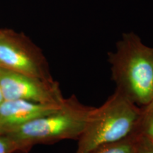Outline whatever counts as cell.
Returning <instances> with one entry per match:
<instances>
[{"label":"cell","mask_w":153,"mask_h":153,"mask_svg":"<svg viewBox=\"0 0 153 153\" xmlns=\"http://www.w3.org/2000/svg\"><path fill=\"white\" fill-rule=\"evenodd\" d=\"M4 100V97L2 91H1V87H0V105L1 104V103L3 102Z\"/></svg>","instance_id":"cell-11"},{"label":"cell","mask_w":153,"mask_h":153,"mask_svg":"<svg viewBox=\"0 0 153 153\" xmlns=\"http://www.w3.org/2000/svg\"><path fill=\"white\" fill-rule=\"evenodd\" d=\"M91 108L72 95L59 109L30 120L6 135L14 144L16 153H28L37 145L78 140Z\"/></svg>","instance_id":"cell-2"},{"label":"cell","mask_w":153,"mask_h":153,"mask_svg":"<svg viewBox=\"0 0 153 153\" xmlns=\"http://www.w3.org/2000/svg\"><path fill=\"white\" fill-rule=\"evenodd\" d=\"M0 153H16L14 144L7 135H0Z\"/></svg>","instance_id":"cell-9"},{"label":"cell","mask_w":153,"mask_h":153,"mask_svg":"<svg viewBox=\"0 0 153 153\" xmlns=\"http://www.w3.org/2000/svg\"><path fill=\"white\" fill-rule=\"evenodd\" d=\"M0 87L4 99L43 104H61L64 97L55 80H45L0 68Z\"/></svg>","instance_id":"cell-5"},{"label":"cell","mask_w":153,"mask_h":153,"mask_svg":"<svg viewBox=\"0 0 153 153\" xmlns=\"http://www.w3.org/2000/svg\"><path fill=\"white\" fill-rule=\"evenodd\" d=\"M62 104H43L19 99H4L0 105V135H7L30 120L55 111Z\"/></svg>","instance_id":"cell-6"},{"label":"cell","mask_w":153,"mask_h":153,"mask_svg":"<svg viewBox=\"0 0 153 153\" xmlns=\"http://www.w3.org/2000/svg\"><path fill=\"white\" fill-rule=\"evenodd\" d=\"M141 113L142 107L115 90L101 106L92 107L75 153H94L131 135L136 132Z\"/></svg>","instance_id":"cell-3"},{"label":"cell","mask_w":153,"mask_h":153,"mask_svg":"<svg viewBox=\"0 0 153 153\" xmlns=\"http://www.w3.org/2000/svg\"><path fill=\"white\" fill-rule=\"evenodd\" d=\"M139 136L135 132L125 138L105 145L94 153H137Z\"/></svg>","instance_id":"cell-7"},{"label":"cell","mask_w":153,"mask_h":153,"mask_svg":"<svg viewBox=\"0 0 153 153\" xmlns=\"http://www.w3.org/2000/svg\"><path fill=\"white\" fill-rule=\"evenodd\" d=\"M108 60L116 91L140 107L153 101V48L133 32L125 33Z\"/></svg>","instance_id":"cell-1"},{"label":"cell","mask_w":153,"mask_h":153,"mask_svg":"<svg viewBox=\"0 0 153 153\" xmlns=\"http://www.w3.org/2000/svg\"><path fill=\"white\" fill-rule=\"evenodd\" d=\"M136 133L153 142V101L142 107Z\"/></svg>","instance_id":"cell-8"},{"label":"cell","mask_w":153,"mask_h":153,"mask_svg":"<svg viewBox=\"0 0 153 153\" xmlns=\"http://www.w3.org/2000/svg\"><path fill=\"white\" fill-rule=\"evenodd\" d=\"M137 153H153L152 141L140 135Z\"/></svg>","instance_id":"cell-10"},{"label":"cell","mask_w":153,"mask_h":153,"mask_svg":"<svg viewBox=\"0 0 153 153\" xmlns=\"http://www.w3.org/2000/svg\"><path fill=\"white\" fill-rule=\"evenodd\" d=\"M0 68L45 80H53L41 49L24 33L0 29Z\"/></svg>","instance_id":"cell-4"}]
</instances>
